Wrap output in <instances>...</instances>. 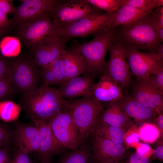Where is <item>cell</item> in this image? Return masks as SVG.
<instances>
[{
	"mask_svg": "<svg viewBox=\"0 0 163 163\" xmlns=\"http://www.w3.org/2000/svg\"><path fill=\"white\" fill-rule=\"evenodd\" d=\"M13 140L17 148L28 154L38 153L40 146L39 131L35 126L18 122L13 131Z\"/></svg>",
	"mask_w": 163,
	"mask_h": 163,
	"instance_id": "obj_18",
	"label": "cell"
},
{
	"mask_svg": "<svg viewBox=\"0 0 163 163\" xmlns=\"http://www.w3.org/2000/svg\"><path fill=\"white\" fill-rule=\"evenodd\" d=\"M12 13L10 30L18 29L49 15L57 0H20Z\"/></svg>",
	"mask_w": 163,
	"mask_h": 163,
	"instance_id": "obj_7",
	"label": "cell"
},
{
	"mask_svg": "<svg viewBox=\"0 0 163 163\" xmlns=\"http://www.w3.org/2000/svg\"><path fill=\"white\" fill-rule=\"evenodd\" d=\"M125 163H149V159L136 152L131 155Z\"/></svg>",
	"mask_w": 163,
	"mask_h": 163,
	"instance_id": "obj_43",
	"label": "cell"
},
{
	"mask_svg": "<svg viewBox=\"0 0 163 163\" xmlns=\"http://www.w3.org/2000/svg\"><path fill=\"white\" fill-rule=\"evenodd\" d=\"M9 163H34L28 154L23 150L17 148Z\"/></svg>",
	"mask_w": 163,
	"mask_h": 163,
	"instance_id": "obj_38",
	"label": "cell"
},
{
	"mask_svg": "<svg viewBox=\"0 0 163 163\" xmlns=\"http://www.w3.org/2000/svg\"><path fill=\"white\" fill-rule=\"evenodd\" d=\"M69 39L51 36L38 44L31 52L32 57L41 67L49 65L59 58L67 47Z\"/></svg>",
	"mask_w": 163,
	"mask_h": 163,
	"instance_id": "obj_13",
	"label": "cell"
},
{
	"mask_svg": "<svg viewBox=\"0 0 163 163\" xmlns=\"http://www.w3.org/2000/svg\"><path fill=\"white\" fill-rule=\"evenodd\" d=\"M130 95L141 104L153 109L158 115L163 113V92L153 85L147 78L137 80Z\"/></svg>",
	"mask_w": 163,
	"mask_h": 163,
	"instance_id": "obj_14",
	"label": "cell"
},
{
	"mask_svg": "<svg viewBox=\"0 0 163 163\" xmlns=\"http://www.w3.org/2000/svg\"><path fill=\"white\" fill-rule=\"evenodd\" d=\"M58 28L49 15L14 30L13 33L14 37L21 40L31 52L45 39L51 36H56Z\"/></svg>",
	"mask_w": 163,
	"mask_h": 163,
	"instance_id": "obj_11",
	"label": "cell"
},
{
	"mask_svg": "<svg viewBox=\"0 0 163 163\" xmlns=\"http://www.w3.org/2000/svg\"><path fill=\"white\" fill-rule=\"evenodd\" d=\"M19 104L34 122L46 121L62 111L69 109L70 103L56 89L43 84L19 97Z\"/></svg>",
	"mask_w": 163,
	"mask_h": 163,
	"instance_id": "obj_1",
	"label": "cell"
},
{
	"mask_svg": "<svg viewBox=\"0 0 163 163\" xmlns=\"http://www.w3.org/2000/svg\"><path fill=\"white\" fill-rule=\"evenodd\" d=\"M124 95L119 84L109 76L101 75L98 82L94 83L93 97L105 107L109 104L119 101Z\"/></svg>",
	"mask_w": 163,
	"mask_h": 163,
	"instance_id": "obj_17",
	"label": "cell"
},
{
	"mask_svg": "<svg viewBox=\"0 0 163 163\" xmlns=\"http://www.w3.org/2000/svg\"><path fill=\"white\" fill-rule=\"evenodd\" d=\"M9 76L0 77V101L8 100L15 94Z\"/></svg>",
	"mask_w": 163,
	"mask_h": 163,
	"instance_id": "obj_30",
	"label": "cell"
},
{
	"mask_svg": "<svg viewBox=\"0 0 163 163\" xmlns=\"http://www.w3.org/2000/svg\"><path fill=\"white\" fill-rule=\"evenodd\" d=\"M7 15L0 11V30L6 32L10 30L11 23Z\"/></svg>",
	"mask_w": 163,
	"mask_h": 163,
	"instance_id": "obj_42",
	"label": "cell"
},
{
	"mask_svg": "<svg viewBox=\"0 0 163 163\" xmlns=\"http://www.w3.org/2000/svg\"><path fill=\"white\" fill-rule=\"evenodd\" d=\"M123 159L117 161H106L102 162H97L95 161V163H125V162H123Z\"/></svg>",
	"mask_w": 163,
	"mask_h": 163,
	"instance_id": "obj_48",
	"label": "cell"
},
{
	"mask_svg": "<svg viewBox=\"0 0 163 163\" xmlns=\"http://www.w3.org/2000/svg\"><path fill=\"white\" fill-rule=\"evenodd\" d=\"M109 51V59L106 62L102 74L106 75L115 80L125 94L131 82V74L124 47L116 39Z\"/></svg>",
	"mask_w": 163,
	"mask_h": 163,
	"instance_id": "obj_8",
	"label": "cell"
},
{
	"mask_svg": "<svg viewBox=\"0 0 163 163\" xmlns=\"http://www.w3.org/2000/svg\"><path fill=\"white\" fill-rule=\"evenodd\" d=\"M46 121L57 140L66 148L74 150L81 145L70 109L60 112Z\"/></svg>",
	"mask_w": 163,
	"mask_h": 163,
	"instance_id": "obj_9",
	"label": "cell"
},
{
	"mask_svg": "<svg viewBox=\"0 0 163 163\" xmlns=\"http://www.w3.org/2000/svg\"><path fill=\"white\" fill-rule=\"evenodd\" d=\"M119 101L127 116L137 123H155L158 115L153 109L141 104L127 94Z\"/></svg>",
	"mask_w": 163,
	"mask_h": 163,
	"instance_id": "obj_21",
	"label": "cell"
},
{
	"mask_svg": "<svg viewBox=\"0 0 163 163\" xmlns=\"http://www.w3.org/2000/svg\"><path fill=\"white\" fill-rule=\"evenodd\" d=\"M50 158H49L41 160V163H50Z\"/></svg>",
	"mask_w": 163,
	"mask_h": 163,
	"instance_id": "obj_49",
	"label": "cell"
},
{
	"mask_svg": "<svg viewBox=\"0 0 163 163\" xmlns=\"http://www.w3.org/2000/svg\"><path fill=\"white\" fill-rule=\"evenodd\" d=\"M140 139L136 128L130 129L125 133L124 143L129 147H135L139 143Z\"/></svg>",
	"mask_w": 163,
	"mask_h": 163,
	"instance_id": "obj_36",
	"label": "cell"
},
{
	"mask_svg": "<svg viewBox=\"0 0 163 163\" xmlns=\"http://www.w3.org/2000/svg\"><path fill=\"white\" fill-rule=\"evenodd\" d=\"M154 28L160 40H163V6L156 8L152 11Z\"/></svg>",
	"mask_w": 163,
	"mask_h": 163,
	"instance_id": "obj_31",
	"label": "cell"
},
{
	"mask_svg": "<svg viewBox=\"0 0 163 163\" xmlns=\"http://www.w3.org/2000/svg\"><path fill=\"white\" fill-rule=\"evenodd\" d=\"M9 60V76L15 94H22L37 88L42 81L41 67L32 57L18 55Z\"/></svg>",
	"mask_w": 163,
	"mask_h": 163,
	"instance_id": "obj_4",
	"label": "cell"
},
{
	"mask_svg": "<svg viewBox=\"0 0 163 163\" xmlns=\"http://www.w3.org/2000/svg\"><path fill=\"white\" fill-rule=\"evenodd\" d=\"M155 123L157 125L156 126L159 129L160 132L163 133V113L159 115L157 117Z\"/></svg>",
	"mask_w": 163,
	"mask_h": 163,
	"instance_id": "obj_46",
	"label": "cell"
},
{
	"mask_svg": "<svg viewBox=\"0 0 163 163\" xmlns=\"http://www.w3.org/2000/svg\"><path fill=\"white\" fill-rule=\"evenodd\" d=\"M137 132L140 139L147 143H153L159 137L160 132L155 123L146 122L138 129Z\"/></svg>",
	"mask_w": 163,
	"mask_h": 163,
	"instance_id": "obj_28",
	"label": "cell"
},
{
	"mask_svg": "<svg viewBox=\"0 0 163 163\" xmlns=\"http://www.w3.org/2000/svg\"><path fill=\"white\" fill-rule=\"evenodd\" d=\"M150 13L144 10L128 5H123L116 11L112 26L114 28L129 24Z\"/></svg>",
	"mask_w": 163,
	"mask_h": 163,
	"instance_id": "obj_23",
	"label": "cell"
},
{
	"mask_svg": "<svg viewBox=\"0 0 163 163\" xmlns=\"http://www.w3.org/2000/svg\"><path fill=\"white\" fill-rule=\"evenodd\" d=\"M94 8L106 13H112L123 6L125 0H86Z\"/></svg>",
	"mask_w": 163,
	"mask_h": 163,
	"instance_id": "obj_29",
	"label": "cell"
},
{
	"mask_svg": "<svg viewBox=\"0 0 163 163\" xmlns=\"http://www.w3.org/2000/svg\"><path fill=\"white\" fill-rule=\"evenodd\" d=\"M77 42L67 48L60 55L64 81L79 76L86 72L83 58L77 47Z\"/></svg>",
	"mask_w": 163,
	"mask_h": 163,
	"instance_id": "obj_20",
	"label": "cell"
},
{
	"mask_svg": "<svg viewBox=\"0 0 163 163\" xmlns=\"http://www.w3.org/2000/svg\"><path fill=\"white\" fill-rule=\"evenodd\" d=\"M153 155L154 157L156 159L163 161V146L162 144L158 146L155 150H154Z\"/></svg>",
	"mask_w": 163,
	"mask_h": 163,
	"instance_id": "obj_45",
	"label": "cell"
},
{
	"mask_svg": "<svg viewBox=\"0 0 163 163\" xmlns=\"http://www.w3.org/2000/svg\"><path fill=\"white\" fill-rule=\"evenodd\" d=\"M116 40L123 45L138 50L156 53L162 42L153 24L151 12L136 21L116 28Z\"/></svg>",
	"mask_w": 163,
	"mask_h": 163,
	"instance_id": "obj_2",
	"label": "cell"
},
{
	"mask_svg": "<svg viewBox=\"0 0 163 163\" xmlns=\"http://www.w3.org/2000/svg\"><path fill=\"white\" fill-rule=\"evenodd\" d=\"M6 32L0 30V37L4 34Z\"/></svg>",
	"mask_w": 163,
	"mask_h": 163,
	"instance_id": "obj_50",
	"label": "cell"
},
{
	"mask_svg": "<svg viewBox=\"0 0 163 163\" xmlns=\"http://www.w3.org/2000/svg\"><path fill=\"white\" fill-rule=\"evenodd\" d=\"M123 5L142 9L150 13L158 8L156 0H125Z\"/></svg>",
	"mask_w": 163,
	"mask_h": 163,
	"instance_id": "obj_32",
	"label": "cell"
},
{
	"mask_svg": "<svg viewBox=\"0 0 163 163\" xmlns=\"http://www.w3.org/2000/svg\"><path fill=\"white\" fill-rule=\"evenodd\" d=\"M37 128L40 138V146L38 154L41 159L50 158L62 152L66 148L54 135L49 124L46 121L33 122Z\"/></svg>",
	"mask_w": 163,
	"mask_h": 163,
	"instance_id": "obj_19",
	"label": "cell"
},
{
	"mask_svg": "<svg viewBox=\"0 0 163 163\" xmlns=\"http://www.w3.org/2000/svg\"><path fill=\"white\" fill-rule=\"evenodd\" d=\"M21 50L20 40L14 36H6L0 41L1 54L6 57H14L19 55Z\"/></svg>",
	"mask_w": 163,
	"mask_h": 163,
	"instance_id": "obj_27",
	"label": "cell"
},
{
	"mask_svg": "<svg viewBox=\"0 0 163 163\" xmlns=\"http://www.w3.org/2000/svg\"><path fill=\"white\" fill-rule=\"evenodd\" d=\"M116 11L105 13L99 16L85 18L58 28L56 36L70 40L72 38L86 36L102 29L112 27Z\"/></svg>",
	"mask_w": 163,
	"mask_h": 163,
	"instance_id": "obj_10",
	"label": "cell"
},
{
	"mask_svg": "<svg viewBox=\"0 0 163 163\" xmlns=\"http://www.w3.org/2000/svg\"><path fill=\"white\" fill-rule=\"evenodd\" d=\"M0 122V149L9 147L13 140V131Z\"/></svg>",
	"mask_w": 163,
	"mask_h": 163,
	"instance_id": "obj_33",
	"label": "cell"
},
{
	"mask_svg": "<svg viewBox=\"0 0 163 163\" xmlns=\"http://www.w3.org/2000/svg\"><path fill=\"white\" fill-rule=\"evenodd\" d=\"M135 148L136 153L149 159L154 153V150L148 145L145 143L139 142Z\"/></svg>",
	"mask_w": 163,
	"mask_h": 163,
	"instance_id": "obj_39",
	"label": "cell"
},
{
	"mask_svg": "<svg viewBox=\"0 0 163 163\" xmlns=\"http://www.w3.org/2000/svg\"><path fill=\"white\" fill-rule=\"evenodd\" d=\"M55 76L57 85H59L64 81V73L60 56L49 65Z\"/></svg>",
	"mask_w": 163,
	"mask_h": 163,
	"instance_id": "obj_34",
	"label": "cell"
},
{
	"mask_svg": "<svg viewBox=\"0 0 163 163\" xmlns=\"http://www.w3.org/2000/svg\"><path fill=\"white\" fill-rule=\"evenodd\" d=\"M13 0H0V11L7 14L12 13L15 6L13 4Z\"/></svg>",
	"mask_w": 163,
	"mask_h": 163,
	"instance_id": "obj_41",
	"label": "cell"
},
{
	"mask_svg": "<svg viewBox=\"0 0 163 163\" xmlns=\"http://www.w3.org/2000/svg\"><path fill=\"white\" fill-rule=\"evenodd\" d=\"M92 150L96 162L120 161L126 158L127 154L125 145L115 143L94 134Z\"/></svg>",
	"mask_w": 163,
	"mask_h": 163,
	"instance_id": "obj_15",
	"label": "cell"
},
{
	"mask_svg": "<svg viewBox=\"0 0 163 163\" xmlns=\"http://www.w3.org/2000/svg\"><path fill=\"white\" fill-rule=\"evenodd\" d=\"M102 11L86 0H57L49 16L59 28L85 18L101 15Z\"/></svg>",
	"mask_w": 163,
	"mask_h": 163,
	"instance_id": "obj_6",
	"label": "cell"
},
{
	"mask_svg": "<svg viewBox=\"0 0 163 163\" xmlns=\"http://www.w3.org/2000/svg\"><path fill=\"white\" fill-rule=\"evenodd\" d=\"M124 47L131 75L137 79L146 78L163 67V62L158 60L155 53Z\"/></svg>",
	"mask_w": 163,
	"mask_h": 163,
	"instance_id": "obj_12",
	"label": "cell"
},
{
	"mask_svg": "<svg viewBox=\"0 0 163 163\" xmlns=\"http://www.w3.org/2000/svg\"><path fill=\"white\" fill-rule=\"evenodd\" d=\"M84 145L67 153L59 163H95L92 152Z\"/></svg>",
	"mask_w": 163,
	"mask_h": 163,
	"instance_id": "obj_25",
	"label": "cell"
},
{
	"mask_svg": "<svg viewBox=\"0 0 163 163\" xmlns=\"http://www.w3.org/2000/svg\"><path fill=\"white\" fill-rule=\"evenodd\" d=\"M22 110L19 105L9 100L0 101V120L5 122L15 121Z\"/></svg>",
	"mask_w": 163,
	"mask_h": 163,
	"instance_id": "obj_26",
	"label": "cell"
},
{
	"mask_svg": "<svg viewBox=\"0 0 163 163\" xmlns=\"http://www.w3.org/2000/svg\"><path fill=\"white\" fill-rule=\"evenodd\" d=\"M95 76L91 73L85 72L82 76L76 77L64 82L59 85L56 90L63 98L93 97Z\"/></svg>",
	"mask_w": 163,
	"mask_h": 163,
	"instance_id": "obj_16",
	"label": "cell"
},
{
	"mask_svg": "<svg viewBox=\"0 0 163 163\" xmlns=\"http://www.w3.org/2000/svg\"><path fill=\"white\" fill-rule=\"evenodd\" d=\"M147 78L153 85L163 92V67L151 74Z\"/></svg>",
	"mask_w": 163,
	"mask_h": 163,
	"instance_id": "obj_37",
	"label": "cell"
},
{
	"mask_svg": "<svg viewBox=\"0 0 163 163\" xmlns=\"http://www.w3.org/2000/svg\"><path fill=\"white\" fill-rule=\"evenodd\" d=\"M94 34L92 40L82 44L77 42V45L85 62V72L96 76L102 73L106 53L116 39V28L107 27Z\"/></svg>",
	"mask_w": 163,
	"mask_h": 163,
	"instance_id": "obj_3",
	"label": "cell"
},
{
	"mask_svg": "<svg viewBox=\"0 0 163 163\" xmlns=\"http://www.w3.org/2000/svg\"><path fill=\"white\" fill-rule=\"evenodd\" d=\"M12 158L9 147L0 149V163H9Z\"/></svg>",
	"mask_w": 163,
	"mask_h": 163,
	"instance_id": "obj_44",
	"label": "cell"
},
{
	"mask_svg": "<svg viewBox=\"0 0 163 163\" xmlns=\"http://www.w3.org/2000/svg\"><path fill=\"white\" fill-rule=\"evenodd\" d=\"M10 71V60L0 54V77L8 76Z\"/></svg>",
	"mask_w": 163,
	"mask_h": 163,
	"instance_id": "obj_40",
	"label": "cell"
},
{
	"mask_svg": "<svg viewBox=\"0 0 163 163\" xmlns=\"http://www.w3.org/2000/svg\"><path fill=\"white\" fill-rule=\"evenodd\" d=\"M94 134L115 143L124 145V131L122 129L98 121Z\"/></svg>",
	"mask_w": 163,
	"mask_h": 163,
	"instance_id": "obj_24",
	"label": "cell"
},
{
	"mask_svg": "<svg viewBox=\"0 0 163 163\" xmlns=\"http://www.w3.org/2000/svg\"><path fill=\"white\" fill-rule=\"evenodd\" d=\"M68 101L71 105L70 110L79 132L81 144H83L94 132L105 107L92 97H83Z\"/></svg>",
	"mask_w": 163,
	"mask_h": 163,
	"instance_id": "obj_5",
	"label": "cell"
},
{
	"mask_svg": "<svg viewBox=\"0 0 163 163\" xmlns=\"http://www.w3.org/2000/svg\"><path fill=\"white\" fill-rule=\"evenodd\" d=\"M119 101L110 103L101 112L98 121L124 130L132 122L125 113Z\"/></svg>",
	"mask_w": 163,
	"mask_h": 163,
	"instance_id": "obj_22",
	"label": "cell"
},
{
	"mask_svg": "<svg viewBox=\"0 0 163 163\" xmlns=\"http://www.w3.org/2000/svg\"><path fill=\"white\" fill-rule=\"evenodd\" d=\"M40 73L43 85L48 86L57 85L55 76L49 65L41 67Z\"/></svg>",
	"mask_w": 163,
	"mask_h": 163,
	"instance_id": "obj_35",
	"label": "cell"
},
{
	"mask_svg": "<svg viewBox=\"0 0 163 163\" xmlns=\"http://www.w3.org/2000/svg\"><path fill=\"white\" fill-rule=\"evenodd\" d=\"M156 54L158 60L163 62V44H161L158 47Z\"/></svg>",
	"mask_w": 163,
	"mask_h": 163,
	"instance_id": "obj_47",
	"label": "cell"
}]
</instances>
